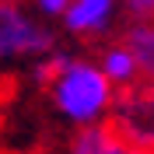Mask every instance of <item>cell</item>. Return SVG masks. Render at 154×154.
<instances>
[{
	"mask_svg": "<svg viewBox=\"0 0 154 154\" xmlns=\"http://www.w3.org/2000/svg\"><path fill=\"white\" fill-rule=\"evenodd\" d=\"M70 154H140V151L126 147L123 140H119V137H116L105 123H102V126L77 130L74 140H70Z\"/></svg>",
	"mask_w": 154,
	"mask_h": 154,
	"instance_id": "cell-7",
	"label": "cell"
},
{
	"mask_svg": "<svg viewBox=\"0 0 154 154\" xmlns=\"http://www.w3.org/2000/svg\"><path fill=\"white\" fill-rule=\"evenodd\" d=\"M119 7H123V0H70L60 25L74 38H98L116 25Z\"/></svg>",
	"mask_w": 154,
	"mask_h": 154,
	"instance_id": "cell-4",
	"label": "cell"
},
{
	"mask_svg": "<svg viewBox=\"0 0 154 154\" xmlns=\"http://www.w3.org/2000/svg\"><path fill=\"white\" fill-rule=\"evenodd\" d=\"M70 7V0H32V14L35 18H53V21H60L63 18V11Z\"/></svg>",
	"mask_w": 154,
	"mask_h": 154,
	"instance_id": "cell-8",
	"label": "cell"
},
{
	"mask_svg": "<svg viewBox=\"0 0 154 154\" xmlns=\"http://www.w3.org/2000/svg\"><path fill=\"white\" fill-rule=\"evenodd\" d=\"M56 49V32L21 4H0V63L42 60Z\"/></svg>",
	"mask_w": 154,
	"mask_h": 154,
	"instance_id": "cell-2",
	"label": "cell"
},
{
	"mask_svg": "<svg viewBox=\"0 0 154 154\" xmlns=\"http://www.w3.org/2000/svg\"><path fill=\"white\" fill-rule=\"evenodd\" d=\"M105 126L126 147H133L140 154H154V88L133 84L126 91H116Z\"/></svg>",
	"mask_w": 154,
	"mask_h": 154,
	"instance_id": "cell-3",
	"label": "cell"
},
{
	"mask_svg": "<svg viewBox=\"0 0 154 154\" xmlns=\"http://www.w3.org/2000/svg\"><path fill=\"white\" fill-rule=\"evenodd\" d=\"M123 7L133 21H154V0H123Z\"/></svg>",
	"mask_w": 154,
	"mask_h": 154,
	"instance_id": "cell-9",
	"label": "cell"
},
{
	"mask_svg": "<svg viewBox=\"0 0 154 154\" xmlns=\"http://www.w3.org/2000/svg\"><path fill=\"white\" fill-rule=\"evenodd\" d=\"M0 4H18V0H0Z\"/></svg>",
	"mask_w": 154,
	"mask_h": 154,
	"instance_id": "cell-10",
	"label": "cell"
},
{
	"mask_svg": "<svg viewBox=\"0 0 154 154\" xmlns=\"http://www.w3.org/2000/svg\"><path fill=\"white\" fill-rule=\"evenodd\" d=\"M95 67L102 70V77H105L116 91H126V88L140 84V74H137L133 53H130L123 42H109V46H102V53H98V60H95Z\"/></svg>",
	"mask_w": 154,
	"mask_h": 154,
	"instance_id": "cell-5",
	"label": "cell"
},
{
	"mask_svg": "<svg viewBox=\"0 0 154 154\" xmlns=\"http://www.w3.org/2000/svg\"><path fill=\"white\" fill-rule=\"evenodd\" d=\"M119 42L133 53L140 84H151L154 88V21H133Z\"/></svg>",
	"mask_w": 154,
	"mask_h": 154,
	"instance_id": "cell-6",
	"label": "cell"
},
{
	"mask_svg": "<svg viewBox=\"0 0 154 154\" xmlns=\"http://www.w3.org/2000/svg\"><path fill=\"white\" fill-rule=\"evenodd\" d=\"M46 95L63 123L88 130V126H102L109 119V109L116 102V88L102 77L95 60L67 56L60 74L46 84Z\"/></svg>",
	"mask_w": 154,
	"mask_h": 154,
	"instance_id": "cell-1",
	"label": "cell"
}]
</instances>
